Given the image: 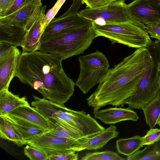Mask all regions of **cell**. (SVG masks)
<instances>
[{
  "instance_id": "6da1fadb",
  "label": "cell",
  "mask_w": 160,
  "mask_h": 160,
  "mask_svg": "<svg viewBox=\"0 0 160 160\" xmlns=\"http://www.w3.org/2000/svg\"><path fill=\"white\" fill-rule=\"evenodd\" d=\"M63 60L59 55L38 50L22 53L15 76L43 98L64 106L73 94L75 83L65 72Z\"/></svg>"
},
{
  "instance_id": "7a4b0ae2",
  "label": "cell",
  "mask_w": 160,
  "mask_h": 160,
  "mask_svg": "<svg viewBox=\"0 0 160 160\" xmlns=\"http://www.w3.org/2000/svg\"><path fill=\"white\" fill-rule=\"evenodd\" d=\"M150 55L148 49L138 48L109 69L95 91L86 99L94 114L107 105L118 106L135 91Z\"/></svg>"
},
{
  "instance_id": "3957f363",
  "label": "cell",
  "mask_w": 160,
  "mask_h": 160,
  "mask_svg": "<svg viewBox=\"0 0 160 160\" xmlns=\"http://www.w3.org/2000/svg\"><path fill=\"white\" fill-rule=\"evenodd\" d=\"M146 48L150 55L146 68L134 92L122 103L131 109H142L159 94L160 42L151 41Z\"/></svg>"
},
{
  "instance_id": "277c9868",
  "label": "cell",
  "mask_w": 160,
  "mask_h": 160,
  "mask_svg": "<svg viewBox=\"0 0 160 160\" xmlns=\"http://www.w3.org/2000/svg\"><path fill=\"white\" fill-rule=\"evenodd\" d=\"M96 37L92 23L41 42L38 50L59 55L64 60L83 53Z\"/></svg>"
},
{
  "instance_id": "5b68a950",
  "label": "cell",
  "mask_w": 160,
  "mask_h": 160,
  "mask_svg": "<svg viewBox=\"0 0 160 160\" xmlns=\"http://www.w3.org/2000/svg\"><path fill=\"white\" fill-rule=\"evenodd\" d=\"M92 25L97 37L107 38L112 44L118 43L138 49L146 48L152 41L144 30L129 21L103 25L92 22Z\"/></svg>"
},
{
  "instance_id": "8992f818",
  "label": "cell",
  "mask_w": 160,
  "mask_h": 160,
  "mask_svg": "<svg viewBox=\"0 0 160 160\" xmlns=\"http://www.w3.org/2000/svg\"><path fill=\"white\" fill-rule=\"evenodd\" d=\"M78 60L80 72L75 85L86 94L100 82L108 70L109 65L106 56L98 50L80 56Z\"/></svg>"
},
{
  "instance_id": "52a82bcc",
  "label": "cell",
  "mask_w": 160,
  "mask_h": 160,
  "mask_svg": "<svg viewBox=\"0 0 160 160\" xmlns=\"http://www.w3.org/2000/svg\"><path fill=\"white\" fill-rule=\"evenodd\" d=\"M125 4L124 1L115 0L108 5L97 8L87 7L78 14L100 25L128 22L129 21L124 11Z\"/></svg>"
},
{
  "instance_id": "ba28073f",
  "label": "cell",
  "mask_w": 160,
  "mask_h": 160,
  "mask_svg": "<svg viewBox=\"0 0 160 160\" xmlns=\"http://www.w3.org/2000/svg\"><path fill=\"white\" fill-rule=\"evenodd\" d=\"M124 9L129 21L143 30L146 24L160 18V5L151 0H134Z\"/></svg>"
},
{
  "instance_id": "9c48e42d",
  "label": "cell",
  "mask_w": 160,
  "mask_h": 160,
  "mask_svg": "<svg viewBox=\"0 0 160 160\" xmlns=\"http://www.w3.org/2000/svg\"><path fill=\"white\" fill-rule=\"evenodd\" d=\"M26 143L41 151L48 157L72 151V147L81 143L75 140L54 135L48 131L35 137Z\"/></svg>"
},
{
  "instance_id": "30bf717a",
  "label": "cell",
  "mask_w": 160,
  "mask_h": 160,
  "mask_svg": "<svg viewBox=\"0 0 160 160\" xmlns=\"http://www.w3.org/2000/svg\"><path fill=\"white\" fill-rule=\"evenodd\" d=\"M92 21L79 15L78 13L53 18L46 27L41 42L58 36L72 29L91 25Z\"/></svg>"
},
{
  "instance_id": "8fae6325",
  "label": "cell",
  "mask_w": 160,
  "mask_h": 160,
  "mask_svg": "<svg viewBox=\"0 0 160 160\" xmlns=\"http://www.w3.org/2000/svg\"><path fill=\"white\" fill-rule=\"evenodd\" d=\"M3 116L21 126L49 131L52 128L50 121L35 108L24 106L15 109Z\"/></svg>"
},
{
  "instance_id": "7c38bea8",
  "label": "cell",
  "mask_w": 160,
  "mask_h": 160,
  "mask_svg": "<svg viewBox=\"0 0 160 160\" xmlns=\"http://www.w3.org/2000/svg\"><path fill=\"white\" fill-rule=\"evenodd\" d=\"M21 53L13 46L9 50L0 55V91L8 90L14 77L17 64Z\"/></svg>"
},
{
  "instance_id": "4fadbf2b",
  "label": "cell",
  "mask_w": 160,
  "mask_h": 160,
  "mask_svg": "<svg viewBox=\"0 0 160 160\" xmlns=\"http://www.w3.org/2000/svg\"><path fill=\"white\" fill-rule=\"evenodd\" d=\"M46 8V6L36 21L27 31L21 46L22 50V53L38 50L42 35L47 25L44 20Z\"/></svg>"
},
{
  "instance_id": "5bb4252c",
  "label": "cell",
  "mask_w": 160,
  "mask_h": 160,
  "mask_svg": "<svg viewBox=\"0 0 160 160\" xmlns=\"http://www.w3.org/2000/svg\"><path fill=\"white\" fill-rule=\"evenodd\" d=\"M94 117L107 124H114L128 120L135 122L139 118L136 112L128 108H111L98 110L94 113Z\"/></svg>"
},
{
  "instance_id": "9a60e30c",
  "label": "cell",
  "mask_w": 160,
  "mask_h": 160,
  "mask_svg": "<svg viewBox=\"0 0 160 160\" xmlns=\"http://www.w3.org/2000/svg\"><path fill=\"white\" fill-rule=\"evenodd\" d=\"M117 127L111 124L99 133L84 142L72 147V149L75 152L85 150H97L102 148L111 140L116 138L119 134Z\"/></svg>"
},
{
  "instance_id": "2e32d148",
  "label": "cell",
  "mask_w": 160,
  "mask_h": 160,
  "mask_svg": "<svg viewBox=\"0 0 160 160\" xmlns=\"http://www.w3.org/2000/svg\"><path fill=\"white\" fill-rule=\"evenodd\" d=\"M41 6H42L41 0H32L12 13L5 16L0 17V21L26 29L27 24L34 12Z\"/></svg>"
},
{
  "instance_id": "e0dca14e",
  "label": "cell",
  "mask_w": 160,
  "mask_h": 160,
  "mask_svg": "<svg viewBox=\"0 0 160 160\" xmlns=\"http://www.w3.org/2000/svg\"><path fill=\"white\" fill-rule=\"evenodd\" d=\"M27 32L24 28L0 21V42L21 47Z\"/></svg>"
},
{
  "instance_id": "ac0fdd59",
  "label": "cell",
  "mask_w": 160,
  "mask_h": 160,
  "mask_svg": "<svg viewBox=\"0 0 160 160\" xmlns=\"http://www.w3.org/2000/svg\"><path fill=\"white\" fill-rule=\"evenodd\" d=\"M29 105L25 97H20L8 90L0 91V116H3L20 107Z\"/></svg>"
},
{
  "instance_id": "d6986e66",
  "label": "cell",
  "mask_w": 160,
  "mask_h": 160,
  "mask_svg": "<svg viewBox=\"0 0 160 160\" xmlns=\"http://www.w3.org/2000/svg\"><path fill=\"white\" fill-rule=\"evenodd\" d=\"M0 137L12 142L19 147L26 144L21 134L6 118L0 116Z\"/></svg>"
},
{
  "instance_id": "ffe728a7",
  "label": "cell",
  "mask_w": 160,
  "mask_h": 160,
  "mask_svg": "<svg viewBox=\"0 0 160 160\" xmlns=\"http://www.w3.org/2000/svg\"><path fill=\"white\" fill-rule=\"evenodd\" d=\"M48 120L52 126V128L48 131L54 135L75 140L81 143L88 139L81 136L69 126L60 121L53 118Z\"/></svg>"
},
{
  "instance_id": "44dd1931",
  "label": "cell",
  "mask_w": 160,
  "mask_h": 160,
  "mask_svg": "<svg viewBox=\"0 0 160 160\" xmlns=\"http://www.w3.org/2000/svg\"><path fill=\"white\" fill-rule=\"evenodd\" d=\"M142 142V137L138 135L129 138H121L116 141V148L118 153L128 157L143 147Z\"/></svg>"
},
{
  "instance_id": "7402d4cb",
  "label": "cell",
  "mask_w": 160,
  "mask_h": 160,
  "mask_svg": "<svg viewBox=\"0 0 160 160\" xmlns=\"http://www.w3.org/2000/svg\"><path fill=\"white\" fill-rule=\"evenodd\" d=\"M142 109L147 124L150 128H154L160 117L159 94Z\"/></svg>"
},
{
  "instance_id": "603a6c76",
  "label": "cell",
  "mask_w": 160,
  "mask_h": 160,
  "mask_svg": "<svg viewBox=\"0 0 160 160\" xmlns=\"http://www.w3.org/2000/svg\"><path fill=\"white\" fill-rule=\"evenodd\" d=\"M128 160H160V139L138 150L126 158Z\"/></svg>"
},
{
  "instance_id": "cb8c5ba5",
  "label": "cell",
  "mask_w": 160,
  "mask_h": 160,
  "mask_svg": "<svg viewBox=\"0 0 160 160\" xmlns=\"http://www.w3.org/2000/svg\"><path fill=\"white\" fill-rule=\"evenodd\" d=\"M126 159L120 156L116 152L110 151L95 152L87 153L81 158L82 160H123Z\"/></svg>"
},
{
  "instance_id": "d4e9b609",
  "label": "cell",
  "mask_w": 160,
  "mask_h": 160,
  "mask_svg": "<svg viewBox=\"0 0 160 160\" xmlns=\"http://www.w3.org/2000/svg\"><path fill=\"white\" fill-rule=\"evenodd\" d=\"M9 120L14 127L21 133L26 142L35 137L48 131L41 129L21 126L10 120Z\"/></svg>"
},
{
  "instance_id": "484cf974",
  "label": "cell",
  "mask_w": 160,
  "mask_h": 160,
  "mask_svg": "<svg viewBox=\"0 0 160 160\" xmlns=\"http://www.w3.org/2000/svg\"><path fill=\"white\" fill-rule=\"evenodd\" d=\"M25 155L31 160H48L47 156L38 149L28 145L24 148Z\"/></svg>"
},
{
  "instance_id": "4316f807",
  "label": "cell",
  "mask_w": 160,
  "mask_h": 160,
  "mask_svg": "<svg viewBox=\"0 0 160 160\" xmlns=\"http://www.w3.org/2000/svg\"><path fill=\"white\" fill-rule=\"evenodd\" d=\"M144 30L150 37L157 39L160 42V18L146 24Z\"/></svg>"
},
{
  "instance_id": "83f0119b",
  "label": "cell",
  "mask_w": 160,
  "mask_h": 160,
  "mask_svg": "<svg viewBox=\"0 0 160 160\" xmlns=\"http://www.w3.org/2000/svg\"><path fill=\"white\" fill-rule=\"evenodd\" d=\"M143 146L152 144L160 139V129L150 128L142 137Z\"/></svg>"
},
{
  "instance_id": "f1b7e54d",
  "label": "cell",
  "mask_w": 160,
  "mask_h": 160,
  "mask_svg": "<svg viewBox=\"0 0 160 160\" xmlns=\"http://www.w3.org/2000/svg\"><path fill=\"white\" fill-rule=\"evenodd\" d=\"M73 150L62 153L52 155L48 157V160H77L78 159V153Z\"/></svg>"
},
{
  "instance_id": "f546056e",
  "label": "cell",
  "mask_w": 160,
  "mask_h": 160,
  "mask_svg": "<svg viewBox=\"0 0 160 160\" xmlns=\"http://www.w3.org/2000/svg\"><path fill=\"white\" fill-rule=\"evenodd\" d=\"M32 0H15L12 6L5 11L0 12V17L5 16L15 12Z\"/></svg>"
},
{
  "instance_id": "4dcf8cb0",
  "label": "cell",
  "mask_w": 160,
  "mask_h": 160,
  "mask_svg": "<svg viewBox=\"0 0 160 160\" xmlns=\"http://www.w3.org/2000/svg\"><path fill=\"white\" fill-rule=\"evenodd\" d=\"M66 0H58L52 8L48 11L45 17V21L47 24L54 18Z\"/></svg>"
},
{
  "instance_id": "1f68e13d",
  "label": "cell",
  "mask_w": 160,
  "mask_h": 160,
  "mask_svg": "<svg viewBox=\"0 0 160 160\" xmlns=\"http://www.w3.org/2000/svg\"><path fill=\"white\" fill-rule=\"evenodd\" d=\"M115 0H82V4L85 3L87 7L95 8L104 6Z\"/></svg>"
},
{
  "instance_id": "d6a6232c",
  "label": "cell",
  "mask_w": 160,
  "mask_h": 160,
  "mask_svg": "<svg viewBox=\"0 0 160 160\" xmlns=\"http://www.w3.org/2000/svg\"><path fill=\"white\" fill-rule=\"evenodd\" d=\"M73 1L69 8L62 15L66 16L78 13V10L82 4V0H72Z\"/></svg>"
},
{
  "instance_id": "836d02e7",
  "label": "cell",
  "mask_w": 160,
  "mask_h": 160,
  "mask_svg": "<svg viewBox=\"0 0 160 160\" xmlns=\"http://www.w3.org/2000/svg\"><path fill=\"white\" fill-rule=\"evenodd\" d=\"M15 0H0V12L10 8Z\"/></svg>"
},
{
  "instance_id": "e575fe53",
  "label": "cell",
  "mask_w": 160,
  "mask_h": 160,
  "mask_svg": "<svg viewBox=\"0 0 160 160\" xmlns=\"http://www.w3.org/2000/svg\"><path fill=\"white\" fill-rule=\"evenodd\" d=\"M159 80H158V83H159V89H160V91H159V95L160 96V69H159Z\"/></svg>"
},
{
  "instance_id": "d590c367",
  "label": "cell",
  "mask_w": 160,
  "mask_h": 160,
  "mask_svg": "<svg viewBox=\"0 0 160 160\" xmlns=\"http://www.w3.org/2000/svg\"><path fill=\"white\" fill-rule=\"evenodd\" d=\"M154 2L158 4H160V0H151Z\"/></svg>"
},
{
  "instance_id": "8d00e7d4",
  "label": "cell",
  "mask_w": 160,
  "mask_h": 160,
  "mask_svg": "<svg viewBox=\"0 0 160 160\" xmlns=\"http://www.w3.org/2000/svg\"><path fill=\"white\" fill-rule=\"evenodd\" d=\"M157 124L159 125V126L160 127V117L159 118V119L158 122Z\"/></svg>"
},
{
  "instance_id": "74e56055",
  "label": "cell",
  "mask_w": 160,
  "mask_h": 160,
  "mask_svg": "<svg viewBox=\"0 0 160 160\" xmlns=\"http://www.w3.org/2000/svg\"><path fill=\"white\" fill-rule=\"evenodd\" d=\"M119 0V1H124L126 0Z\"/></svg>"
}]
</instances>
